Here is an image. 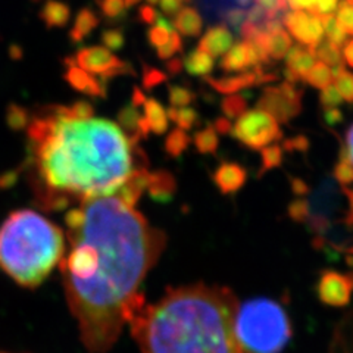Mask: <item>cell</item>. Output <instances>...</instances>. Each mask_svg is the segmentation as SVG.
I'll return each instance as SVG.
<instances>
[{
  "mask_svg": "<svg viewBox=\"0 0 353 353\" xmlns=\"http://www.w3.org/2000/svg\"><path fill=\"white\" fill-rule=\"evenodd\" d=\"M302 80L309 85H312L314 88L323 90V88L328 87L331 81H333V74H331V68L328 65L318 61L312 65V68L303 75Z\"/></svg>",
  "mask_w": 353,
  "mask_h": 353,
  "instance_id": "29",
  "label": "cell"
},
{
  "mask_svg": "<svg viewBox=\"0 0 353 353\" xmlns=\"http://www.w3.org/2000/svg\"><path fill=\"white\" fill-rule=\"evenodd\" d=\"M197 2L209 19L216 21H223L231 10H248L253 5V0H197Z\"/></svg>",
  "mask_w": 353,
  "mask_h": 353,
  "instance_id": "17",
  "label": "cell"
},
{
  "mask_svg": "<svg viewBox=\"0 0 353 353\" xmlns=\"http://www.w3.org/2000/svg\"><path fill=\"white\" fill-rule=\"evenodd\" d=\"M103 14L108 18H118L124 14V0H102L101 2Z\"/></svg>",
  "mask_w": 353,
  "mask_h": 353,
  "instance_id": "44",
  "label": "cell"
},
{
  "mask_svg": "<svg viewBox=\"0 0 353 353\" xmlns=\"http://www.w3.org/2000/svg\"><path fill=\"white\" fill-rule=\"evenodd\" d=\"M347 253H349V255H353V248H352V249H347Z\"/></svg>",
  "mask_w": 353,
  "mask_h": 353,
  "instance_id": "58",
  "label": "cell"
},
{
  "mask_svg": "<svg viewBox=\"0 0 353 353\" xmlns=\"http://www.w3.org/2000/svg\"><path fill=\"white\" fill-rule=\"evenodd\" d=\"M231 136L237 139L243 146L261 150L271 143L283 139L280 124L270 114L261 109L246 110L237 118L231 130Z\"/></svg>",
  "mask_w": 353,
  "mask_h": 353,
  "instance_id": "6",
  "label": "cell"
},
{
  "mask_svg": "<svg viewBox=\"0 0 353 353\" xmlns=\"http://www.w3.org/2000/svg\"><path fill=\"white\" fill-rule=\"evenodd\" d=\"M143 109H145V118L150 127V132H154L158 136L165 134L168 131V117L162 103L157 99L150 97L143 103Z\"/></svg>",
  "mask_w": 353,
  "mask_h": 353,
  "instance_id": "20",
  "label": "cell"
},
{
  "mask_svg": "<svg viewBox=\"0 0 353 353\" xmlns=\"http://www.w3.org/2000/svg\"><path fill=\"white\" fill-rule=\"evenodd\" d=\"M63 253L62 228L36 211L12 212L0 225V270L21 285L41 284Z\"/></svg>",
  "mask_w": 353,
  "mask_h": 353,
  "instance_id": "4",
  "label": "cell"
},
{
  "mask_svg": "<svg viewBox=\"0 0 353 353\" xmlns=\"http://www.w3.org/2000/svg\"><path fill=\"white\" fill-rule=\"evenodd\" d=\"M248 180V171L237 162H221L212 174V181L221 194L237 193Z\"/></svg>",
  "mask_w": 353,
  "mask_h": 353,
  "instance_id": "12",
  "label": "cell"
},
{
  "mask_svg": "<svg viewBox=\"0 0 353 353\" xmlns=\"http://www.w3.org/2000/svg\"><path fill=\"white\" fill-rule=\"evenodd\" d=\"M233 32L228 30L225 26H214L208 28V31L202 36L201 41H199L197 50L208 53L209 57L218 58L233 46Z\"/></svg>",
  "mask_w": 353,
  "mask_h": 353,
  "instance_id": "13",
  "label": "cell"
},
{
  "mask_svg": "<svg viewBox=\"0 0 353 353\" xmlns=\"http://www.w3.org/2000/svg\"><path fill=\"white\" fill-rule=\"evenodd\" d=\"M103 43L106 44L108 49H112V50H118L124 46L125 39L123 31L119 30H108L103 32Z\"/></svg>",
  "mask_w": 353,
  "mask_h": 353,
  "instance_id": "43",
  "label": "cell"
},
{
  "mask_svg": "<svg viewBox=\"0 0 353 353\" xmlns=\"http://www.w3.org/2000/svg\"><path fill=\"white\" fill-rule=\"evenodd\" d=\"M167 117H168V121H172V123L176 125V128L184 130V131L193 130L199 124V121H201L199 112L192 106H185V108L170 106L167 109Z\"/></svg>",
  "mask_w": 353,
  "mask_h": 353,
  "instance_id": "23",
  "label": "cell"
},
{
  "mask_svg": "<svg viewBox=\"0 0 353 353\" xmlns=\"http://www.w3.org/2000/svg\"><path fill=\"white\" fill-rule=\"evenodd\" d=\"M180 2H190V0H180Z\"/></svg>",
  "mask_w": 353,
  "mask_h": 353,
  "instance_id": "59",
  "label": "cell"
},
{
  "mask_svg": "<svg viewBox=\"0 0 353 353\" xmlns=\"http://www.w3.org/2000/svg\"><path fill=\"white\" fill-rule=\"evenodd\" d=\"M323 119L328 127H336L343 123V112L339 108H327L323 112Z\"/></svg>",
  "mask_w": 353,
  "mask_h": 353,
  "instance_id": "46",
  "label": "cell"
},
{
  "mask_svg": "<svg viewBox=\"0 0 353 353\" xmlns=\"http://www.w3.org/2000/svg\"><path fill=\"white\" fill-rule=\"evenodd\" d=\"M331 74H333V81L336 83L334 87L337 88L341 99L353 103V74L346 71L343 65L331 68Z\"/></svg>",
  "mask_w": 353,
  "mask_h": 353,
  "instance_id": "30",
  "label": "cell"
},
{
  "mask_svg": "<svg viewBox=\"0 0 353 353\" xmlns=\"http://www.w3.org/2000/svg\"><path fill=\"white\" fill-rule=\"evenodd\" d=\"M168 101L172 108H185L190 106L196 101V93L192 92L189 87L180 84L168 85Z\"/></svg>",
  "mask_w": 353,
  "mask_h": 353,
  "instance_id": "36",
  "label": "cell"
},
{
  "mask_svg": "<svg viewBox=\"0 0 353 353\" xmlns=\"http://www.w3.org/2000/svg\"><path fill=\"white\" fill-rule=\"evenodd\" d=\"M149 171L148 168H134L131 171L125 184L121 187L119 192L115 194L121 201L128 206L136 208L140 197L145 193L149 184Z\"/></svg>",
  "mask_w": 353,
  "mask_h": 353,
  "instance_id": "15",
  "label": "cell"
},
{
  "mask_svg": "<svg viewBox=\"0 0 353 353\" xmlns=\"http://www.w3.org/2000/svg\"><path fill=\"white\" fill-rule=\"evenodd\" d=\"M158 3L161 5L162 15L170 17H174L183 8V2H180V0H159Z\"/></svg>",
  "mask_w": 353,
  "mask_h": 353,
  "instance_id": "47",
  "label": "cell"
},
{
  "mask_svg": "<svg viewBox=\"0 0 353 353\" xmlns=\"http://www.w3.org/2000/svg\"><path fill=\"white\" fill-rule=\"evenodd\" d=\"M145 101H146L145 93H143L139 87H134V90H132V101H131V105H134L136 108H139V106H143V103H145Z\"/></svg>",
  "mask_w": 353,
  "mask_h": 353,
  "instance_id": "54",
  "label": "cell"
},
{
  "mask_svg": "<svg viewBox=\"0 0 353 353\" xmlns=\"http://www.w3.org/2000/svg\"><path fill=\"white\" fill-rule=\"evenodd\" d=\"M283 24L290 34L307 50L314 49L324 37V28L319 18L306 9H292L285 14Z\"/></svg>",
  "mask_w": 353,
  "mask_h": 353,
  "instance_id": "9",
  "label": "cell"
},
{
  "mask_svg": "<svg viewBox=\"0 0 353 353\" xmlns=\"http://www.w3.org/2000/svg\"><path fill=\"white\" fill-rule=\"evenodd\" d=\"M193 145L196 150L202 154L216 153L219 146V139H218V132L214 130L212 124H208L205 128L194 132Z\"/></svg>",
  "mask_w": 353,
  "mask_h": 353,
  "instance_id": "25",
  "label": "cell"
},
{
  "mask_svg": "<svg viewBox=\"0 0 353 353\" xmlns=\"http://www.w3.org/2000/svg\"><path fill=\"white\" fill-rule=\"evenodd\" d=\"M146 190L152 201L158 203H168L176 193L175 176L165 170L153 171L149 174V184Z\"/></svg>",
  "mask_w": 353,
  "mask_h": 353,
  "instance_id": "14",
  "label": "cell"
},
{
  "mask_svg": "<svg viewBox=\"0 0 353 353\" xmlns=\"http://www.w3.org/2000/svg\"><path fill=\"white\" fill-rule=\"evenodd\" d=\"M140 118L141 115L134 105H127L125 108L121 109V112L118 114L117 124L125 132L132 146H137L139 141L143 139L139 130Z\"/></svg>",
  "mask_w": 353,
  "mask_h": 353,
  "instance_id": "21",
  "label": "cell"
},
{
  "mask_svg": "<svg viewBox=\"0 0 353 353\" xmlns=\"http://www.w3.org/2000/svg\"><path fill=\"white\" fill-rule=\"evenodd\" d=\"M77 62L80 65V70L102 75L103 79H110V77H117L121 74L136 75L130 63L119 61L106 48L96 46L83 49L77 54Z\"/></svg>",
  "mask_w": 353,
  "mask_h": 353,
  "instance_id": "8",
  "label": "cell"
},
{
  "mask_svg": "<svg viewBox=\"0 0 353 353\" xmlns=\"http://www.w3.org/2000/svg\"><path fill=\"white\" fill-rule=\"evenodd\" d=\"M312 53V57L318 59L319 62H324L330 68L334 66L343 65V57H341V50L336 44L330 43L328 40H321L314 49L309 50Z\"/></svg>",
  "mask_w": 353,
  "mask_h": 353,
  "instance_id": "24",
  "label": "cell"
},
{
  "mask_svg": "<svg viewBox=\"0 0 353 353\" xmlns=\"http://www.w3.org/2000/svg\"><path fill=\"white\" fill-rule=\"evenodd\" d=\"M174 30L181 36L185 37H197L201 36L203 28V21L201 14L194 8H181L179 12L174 15L172 21Z\"/></svg>",
  "mask_w": 353,
  "mask_h": 353,
  "instance_id": "16",
  "label": "cell"
},
{
  "mask_svg": "<svg viewBox=\"0 0 353 353\" xmlns=\"http://www.w3.org/2000/svg\"><path fill=\"white\" fill-rule=\"evenodd\" d=\"M343 61L350 66V68H353V39L346 41L343 44Z\"/></svg>",
  "mask_w": 353,
  "mask_h": 353,
  "instance_id": "53",
  "label": "cell"
},
{
  "mask_svg": "<svg viewBox=\"0 0 353 353\" xmlns=\"http://www.w3.org/2000/svg\"><path fill=\"white\" fill-rule=\"evenodd\" d=\"M341 192H343L347 197V202H349V211L347 215L345 216V224L347 225H353V189H349V187H341Z\"/></svg>",
  "mask_w": 353,
  "mask_h": 353,
  "instance_id": "52",
  "label": "cell"
},
{
  "mask_svg": "<svg viewBox=\"0 0 353 353\" xmlns=\"http://www.w3.org/2000/svg\"><path fill=\"white\" fill-rule=\"evenodd\" d=\"M148 2H149V3H153V5H154V3H158V2H159V0H148Z\"/></svg>",
  "mask_w": 353,
  "mask_h": 353,
  "instance_id": "57",
  "label": "cell"
},
{
  "mask_svg": "<svg viewBox=\"0 0 353 353\" xmlns=\"http://www.w3.org/2000/svg\"><path fill=\"white\" fill-rule=\"evenodd\" d=\"M158 50V58L161 61H168L171 59L175 53L183 52V41L181 37L176 31H172L170 40L163 44L162 48L157 49Z\"/></svg>",
  "mask_w": 353,
  "mask_h": 353,
  "instance_id": "40",
  "label": "cell"
},
{
  "mask_svg": "<svg viewBox=\"0 0 353 353\" xmlns=\"http://www.w3.org/2000/svg\"><path fill=\"white\" fill-rule=\"evenodd\" d=\"M183 66L193 77H208L214 70V58L196 49L183 58Z\"/></svg>",
  "mask_w": 353,
  "mask_h": 353,
  "instance_id": "22",
  "label": "cell"
},
{
  "mask_svg": "<svg viewBox=\"0 0 353 353\" xmlns=\"http://www.w3.org/2000/svg\"><path fill=\"white\" fill-rule=\"evenodd\" d=\"M339 0H289L292 9H306L315 15L333 14Z\"/></svg>",
  "mask_w": 353,
  "mask_h": 353,
  "instance_id": "33",
  "label": "cell"
},
{
  "mask_svg": "<svg viewBox=\"0 0 353 353\" xmlns=\"http://www.w3.org/2000/svg\"><path fill=\"white\" fill-rule=\"evenodd\" d=\"M221 110H223L225 118L236 119L248 110V99L239 93L227 94L221 102Z\"/></svg>",
  "mask_w": 353,
  "mask_h": 353,
  "instance_id": "34",
  "label": "cell"
},
{
  "mask_svg": "<svg viewBox=\"0 0 353 353\" xmlns=\"http://www.w3.org/2000/svg\"><path fill=\"white\" fill-rule=\"evenodd\" d=\"M333 175L341 187H347L353 184V163L350 161L346 146H341L340 149L339 162L336 163V167L333 170Z\"/></svg>",
  "mask_w": 353,
  "mask_h": 353,
  "instance_id": "32",
  "label": "cell"
},
{
  "mask_svg": "<svg viewBox=\"0 0 353 353\" xmlns=\"http://www.w3.org/2000/svg\"><path fill=\"white\" fill-rule=\"evenodd\" d=\"M234 333L243 353H281L292 339V323L279 302L259 297L239 305Z\"/></svg>",
  "mask_w": 353,
  "mask_h": 353,
  "instance_id": "5",
  "label": "cell"
},
{
  "mask_svg": "<svg viewBox=\"0 0 353 353\" xmlns=\"http://www.w3.org/2000/svg\"><path fill=\"white\" fill-rule=\"evenodd\" d=\"M158 12L152 6L145 5L141 6L139 10V18L145 22V24H154V19H157Z\"/></svg>",
  "mask_w": 353,
  "mask_h": 353,
  "instance_id": "50",
  "label": "cell"
},
{
  "mask_svg": "<svg viewBox=\"0 0 353 353\" xmlns=\"http://www.w3.org/2000/svg\"><path fill=\"white\" fill-rule=\"evenodd\" d=\"M319 301L327 306L341 307L350 302L353 293V272L340 274L333 270H325L319 275L316 284Z\"/></svg>",
  "mask_w": 353,
  "mask_h": 353,
  "instance_id": "10",
  "label": "cell"
},
{
  "mask_svg": "<svg viewBox=\"0 0 353 353\" xmlns=\"http://www.w3.org/2000/svg\"><path fill=\"white\" fill-rule=\"evenodd\" d=\"M287 214L294 221V223H302L306 224V221L311 215V208H309V202L305 199L299 197L293 201L289 208H287Z\"/></svg>",
  "mask_w": 353,
  "mask_h": 353,
  "instance_id": "39",
  "label": "cell"
},
{
  "mask_svg": "<svg viewBox=\"0 0 353 353\" xmlns=\"http://www.w3.org/2000/svg\"><path fill=\"white\" fill-rule=\"evenodd\" d=\"M316 17L319 18V21H321L323 28L327 34V40L330 43L336 44V46H339V48L343 46V44L347 41V34L343 31V28L339 26V22L336 21L334 15L333 14H319Z\"/></svg>",
  "mask_w": 353,
  "mask_h": 353,
  "instance_id": "31",
  "label": "cell"
},
{
  "mask_svg": "<svg viewBox=\"0 0 353 353\" xmlns=\"http://www.w3.org/2000/svg\"><path fill=\"white\" fill-rule=\"evenodd\" d=\"M168 80V75L165 74L163 71L153 68V66H149L148 63H143V87L146 90H153L158 85L163 84L165 81Z\"/></svg>",
  "mask_w": 353,
  "mask_h": 353,
  "instance_id": "38",
  "label": "cell"
},
{
  "mask_svg": "<svg viewBox=\"0 0 353 353\" xmlns=\"http://www.w3.org/2000/svg\"><path fill=\"white\" fill-rule=\"evenodd\" d=\"M139 2H140V0H124L125 6H134V5H137Z\"/></svg>",
  "mask_w": 353,
  "mask_h": 353,
  "instance_id": "56",
  "label": "cell"
},
{
  "mask_svg": "<svg viewBox=\"0 0 353 353\" xmlns=\"http://www.w3.org/2000/svg\"><path fill=\"white\" fill-rule=\"evenodd\" d=\"M261 158H262V168L258 172V176H262L265 172L281 167L284 150L280 145H270L267 148L261 149Z\"/></svg>",
  "mask_w": 353,
  "mask_h": 353,
  "instance_id": "35",
  "label": "cell"
},
{
  "mask_svg": "<svg viewBox=\"0 0 353 353\" xmlns=\"http://www.w3.org/2000/svg\"><path fill=\"white\" fill-rule=\"evenodd\" d=\"M0 353H5V352H0Z\"/></svg>",
  "mask_w": 353,
  "mask_h": 353,
  "instance_id": "60",
  "label": "cell"
},
{
  "mask_svg": "<svg viewBox=\"0 0 353 353\" xmlns=\"http://www.w3.org/2000/svg\"><path fill=\"white\" fill-rule=\"evenodd\" d=\"M292 48V37L289 32L281 30L274 31L268 37V57L274 61H281Z\"/></svg>",
  "mask_w": 353,
  "mask_h": 353,
  "instance_id": "27",
  "label": "cell"
},
{
  "mask_svg": "<svg viewBox=\"0 0 353 353\" xmlns=\"http://www.w3.org/2000/svg\"><path fill=\"white\" fill-rule=\"evenodd\" d=\"M172 31L175 30L171 22L168 19H165L162 14H158L157 19H154V26L148 31V40L150 43V46L157 49L162 48L163 44L170 40Z\"/></svg>",
  "mask_w": 353,
  "mask_h": 353,
  "instance_id": "28",
  "label": "cell"
},
{
  "mask_svg": "<svg viewBox=\"0 0 353 353\" xmlns=\"http://www.w3.org/2000/svg\"><path fill=\"white\" fill-rule=\"evenodd\" d=\"M346 149L349 152V157H350V161L353 163V125L347 130L346 132Z\"/></svg>",
  "mask_w": 353,
  "mask_h": 353,
  "instance_id": "55",
  "label": "cell"
},
{
  "mask_svg": "<svg viewBox=\"0 0 353 353\" xmlns=\"http://www.w3.org/2000/svg\"><path fill=\"white\" fill-rule=\"evenodd\" d=\"M309 148V140L305 136H296L293 139H287L283 143V150L287 152H302L305 153Z\"/></svg>",
  "mask_w": 353,
  "mask_h": 353,
  "instance_id": "45",
  "label": "cell"
},
{
  "mask_svg": "<svg viewBox=\"0 0 353 353\" xmlns=\"http://www.w3.org/2000/svg\"><path fill=\"white\" fill-rule=\"evenodd\" d=\"M192 143V139L189 136V132L180 130V128H175L172 130L168 137L165 139V145H163V150L165 153L168 154L170 158H180L181 154L189 149Z\"/></svg>",
  "mask_w": 353,
  "mask_h": 353,
  "instance_id": "26",
  "label": "cell"
},
{
  "mask_svg": "<svg viewBox=\"0 0 353 353\" xmlns=\"http://www.w3.org/2000/svg\"><path fill=\"white\" fill-rule=\"evenodd\" d=\"M65 223L70 249L59 265L66 301L84 346L106 353L146 302L139 289L161 258L167 236L118 196L71 208Z\"/></svg>",
  "mask_w": 353,
  "mask_h": 353,
  "instance_id": "1",
  "label": "cell"
},
{
  "mask_svg": "<svg viewBox=\"0 0 353 353\" xmlns=\"http://www.w3.org/2000/svg\"><path fill=\"white\" fill-rule=\"evenodd\" d=\"M239 301L227 287L196 283L170 287L128 319L141 353H243L234 318Z\"/></svg>",
  "mask_w": 353,
  "mask_h": 353,
  "instance_id": "3",
  "label": "cell"
},
{
  "mask_svg": "<svg viewBox=\"0 0 353 353\" xmlns=\"http://www.w3.org/2000/svg\"><path fill=\"white\" fill-rule=\"evenodd\" d=\"M27 171L37 203L62 211L115 196L134 170V146L88 102L37 109L27 121Z\"/></svg>",
  "mask_w": 353,
  "mask_h": 353,
  "instance_id": "2",
  "label": "cell"
},
{
  "mask_svg": "<svg viewBox=\"0 0 353 353\" xmlns=\"http://www.w3.org/2000/svg\"><path fill=\"white\" fill-rule=\"evenodd\" d=\"M214 130L219 134H231V130H233V124H231V119L225 118V117H219L215 119L214 123Z\"/></svg>",
  "mask_w": 353,
  "mask_h": 353,
  "instance_id": "49",
  "label": "cell"
},
{
  "mask_svg": "<svg viewBox=\"0 0 353 353\" xmlns=\"http://www.w3.org/2000/svg\"><path fill=\"white\" fill-rule=\"evenodd\" d=\"M343 102L340 93L337 92V88L334 85H328L321 90V94H319V105L323 106V109L327 108H337Z\"/></svg>",
  "mask_w": 353,
  "mask_h": 353,
  "instance_id": "42",
  "label": "cell"
},
{
  "mask_svg": "<svg viewBox=\"0 0 353 353\" xmlns=\"http://www.w3.org/2000/svg\"><path fill=\"white\" fill-rule=\"evenodd\" d=\"M183 58H171L168 61H165V70H167L168 74L172 77L179 75L183 71Z\"/></svg>",
  "mask_w": 353,
  "mask_h": 353,
  "instance_id": "51",
  "label": "cell"
},
{
  "mask_svg": "<svg viewBox=\"0 0 353 353\" xmlns=\"http://www.w3.org/2000/svg\"><path fill=\"white\" fill-rule=\"evenodd\" d=\"M285 70H289L293 75H296L299 81L303 79V75L312 68L315 63V58L302 44L292 46L290 50L285 54Z\"/></svg>",
  "mask_w": 353,
  "mask_h": 353,
  "instance_id": "18",
  "label": "cell"
},
{
  "mask_svg": "<svg viewBox=\"0 0 353 353\" xmlns=\"http://www.w3.org/2000/svg\"><path fill=\"white\" fill-rule=\"evenodd\" d=\"M97 24V18L90 10H83L75 24V39H83L87 32H90Z\"/></svg>",
  "mask_w": 353,
  "mask_h": 353,
  "instance_id": "41",
  "label": "cell"
},
{
  "mask_svg": "<svg viewBox=\"0 0 353 353\" xmlns=\"http://www.w3.org/2000/svg\"><path fill=\"white\" fill-rule=\"evenodd\" d=\"M303 92L294 84L281 83L263 88L258 101V109L270 114L279 124H289L302 112Z\"/></svg>",
  "mask_w": 353,
  "mask_h": 353,
  "instance_id": "7",
  "label": "cell"
},
{
  "mask_svg": "<svg viewBox=\"0 0 353 353\" xmlns=\"http://www.w3.org/2000/svg\"><path fill=\"white\" fill-rule=\"evenodd\" d=\"M336 21L346 34L353 36V0H341L337 3Z\"/></svg>",
  "mask_w": 353,
  "mask_h": 353,
  "instance_id": "37",
  "label": "cell"
},
{
  "mask_svg": "<svg viewBox=\"0 0 353 353\" xmlns=\"http://www.w3.org/2000/svg\"><path fill=\"white\" fill-rule=\"evenodd\" d=\"M205 83L211 85L215 92L221 94H234L245 88L261 85L263 83H272L279 80L277 74H268L263 71L262 65H258L252 71L240 72L233 77H224V79H215V77H203Z\"/></svg>",
  "mask_w": 353,
  "mask_h": 353,
  "instance_id": "11",
  "label": "cell"
},
{
  "mask_svg": "<svg viewBox=\"0 0 353 353\" xmlns=\"http://www.w3.org/2000/svg\"><path fill=\"white\" fill-rule=\"evenodd\" d=\"M219 68L225 72H245L249 68L246 43L239 41L233 44L224 54L219 62Z\"/></svg>",
  "mask_w": 353,
  "mask_h": 353,
  "instance_id": "19",
  "label": "cell"
},
{
  "mask_svg": "<svg viewBox=\"0 0 353 353\" xmlns=\"http://www.w3.org/2000/svg\"><path fill=\"white\" fill-rule=\"evenodd\" d=\"M289 181L292 185V190L296 196H305L309 193V185L302 179H297V176H289Z\"/></svg>",
  "mask_w": 353,
  "mask_h": 353,
  "instance_id": "48",
  "label": "cell"
}]
</instances>
